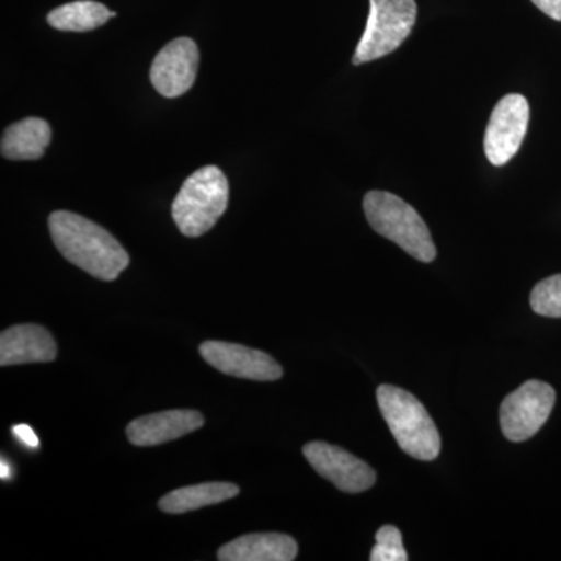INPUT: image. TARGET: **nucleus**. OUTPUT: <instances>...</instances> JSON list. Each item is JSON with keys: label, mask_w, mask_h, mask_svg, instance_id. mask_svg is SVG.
I'll return each mask as SVG.
<instances>
[{"label": "nucleus", "mask_w": 561, "mask_h": 561, "mask_svg": "<svg viewBox=\"0 0 561 561\" xmlns=\"http://www.w3.org/2000/svg\"><path fill=\"white\" fill-rule=\"evenodd\" d=\"M49 230L62 256L94 278L114 280L130 264L127 250L111 232L79 214H50Z\"/></svg>", "instance_id": "1"}, {"label": "nucleus", "mask_w": 561, "mask_h": 561, "mask_svg": "<svg viewBox=\"0 0 561 561\" xmlns=\"http://www.w3.org/2000/svg\"><path fill=\"white\" fill-rule=\"evenodd\" d=\"M378 404L402 451L413 459L435 460L440 454V432L424 405L400 387L379 386Z\"/></svg>", "instance_id": "2"}, {"label": "nucleus", "mask_w": 561, "mask_h": 561, "mask_svg": "<svg viewBox=\"0 0 561 561\" xmlns=\"http://www.w3.org/2000/svg\"><path fill=\"white\" fill-rule=\"evenodd\" d=\"M365 217L373 230L400 245L421 262L437 256L430 228L413 206L390 192L370 191L364 198Z\"/></svg>", "instance_id": "3"}, {"label": "nucleus", "mask_w": 561, "mask_h": 561, "mask_svg": "<svg viewBox=\"0 0 561 561\" xmlns=\"http://www.w3.org/2000/svg\"><path fill=\"white\" fill-rule=\"evenodd\" d=\"M230 186L216 165H205L184 181L172 205V217L181 234L201 238L227 210Z\"/></svg>", "instance_id": "4"}, {"label": "nucleus", "mask_w": 561, "mask_h": 561, "mask_svg": "<svg viewBox=\"0 0 561 561\" xmlns=\"http://www.w3.org/2000/svg\"><path fill=\"white\" fill-rule=\"evenodd\" d=\"M416 21L415 0H370L367 27L353 65L379 60L408 39Z\"/></svg>", "instance_id": "5"}, {"label": "nucleus", "mask_w": 561, "mask_h": 561, "mask_svg": "<svg viewBox=\"0 0 561 561\" xmlns=\"http://www.w3.org/2000/svg\"><path fill=\"white\" fill-rule=\"evenodd\" d=\"M556 404V390L549 383L527 381L501 404V430L507 440H529L545 426Z\"/></svg>", "instance_id": "6"}, {"label": "nucleus", "mask_w": 561, "mask_h": 561, "mask_svg": "<svg viewBox=\"0 0 561 561\" xmlns=\"http://www.w3.org/2000/svg\"><path fill=\"white\" fill-rule=\"evenodd\" d=\"M529 119V103L522 94L505 95L494 106L483 139L485 154L491 164L500 168L518 153L526 138Z\"/></svg>", "instance_id": "7"}, {"label": "nucleus", "mask_w": 561, "mask_h": 561, "mask_svg": "<svg viewBox=\"0 0 561 561\" xmlns=\"http://www.w3.org/2000/svg\"><path fill=\"white\" fill-rule=\"evenodd\" d=\"M302 454L321 478L345 493H362L375 485L376 472L370 465L339 446L311 442L302 448Z\"/></svg>", "instance_id": "8"}, {"label": "nucleus", "mask_w": 561, "mask_h": 561, "mask_svg": "<svg viewBox=\"0 0 561 561\" xmlns=\"http://www.w3.org/2000/svg\"><path fill=\"white\" fill-rule=\"evenodd\" d=\"M198 350L210 367L232 378L261 382L283 378V367L264 351L216 341L203 342Z\"/></svg>", "instance_id": "9"}, {"label": "nucleus", "mask_w": 561, "mask_h": 561, "mask_svg": "<svg viewBox=\"0 0 561 561\" xmlns=\"http://www.w3.org/2000/svg\"><path fill=\"white\" fill-rule=\"evenodd\" d=\"M198 62L201 54L194 41L173 39L154 57L150 69L151 84L164 98H180L194 87Z\"/></svg>", "instance_id": "10"}, {"label": "nucleus", "mask_w": 561, "mask_h": 561, "mask_svg": "<svg viewBox=\"0 0 561 561\" xmlns=\"http://www.w3.org/2000/svg\"><path fill=\"white\" fill-rule=\"evenodd\" d=\"M205 424L197 411H165L139 416L127 426V437L135 446H158L162 443L179 440L192 434Z\"/></svg>", "instance_id": "11"}, {"label": "nucleus", "mask_w": 561, "mask_h": 561, "mask_svg": "<svg viewBox=\"0 0 561 561\" xmlns=\"http://www.w3.org/2000/svg\"><path fill=\"white\" fill-rule=\"evenodd\" d=\"M57 359V342L39 324H16L0 334V365L38 364Z\"/></svg>", "instance_id": "12"}, {"label": "nucleus", "mask_w": 561, "mask_h": 561, "mask_svg": "<svg viewBox=\"0 0 561 561\" xmlns=\"http://www.w3.org/2000/svg\"><path fill=\"white\" fill-rule=\"evenodd\" d=\"M298 545L284 534H250L221 546V561H291L297 559Z\"/></svg>", "instance_id": "13"}, {"label": "nucleus", "mask_w": 561, "mask_h": 561, "mask_svg": "<svg viewBox=\"0 0 561 561\" xmlns=\"http://www.w3.org/2000/svg\"><path fill=\"white\" fill-rule=\"evenodd\" d=\"M50 139V125L46 121L39 117H27L10 125L3 131L0 150L5 160L35 161L44 157Z\"/></svg>", "instance_id": "14"}, {"label": "nucleus", "mask_w": 561, "mask_h": 561, "mask_svg": "<svg viewBox=\"0 0 561 561\" xmlns=\"http://www.w3.org/2000/svg\"><path fill=\"white\" fill-rule=\"evenodd\" d=\"M239 486L228 482H208L201 485L184 486L173 490L160 500L162 512L171 515H181L192 511H198L208 505L220 504L238 496Z\"/></svg>", "instance_id": "15"}, {"label": "nucleus", "mask_w": 561, "mask_h": 561, "mask_svg": "<svg viewBox=\"0 0 561 561\" xmlns=\"http://www.w3.org/2000/svg\"><path fill=\"white\" fill-rule=\"evenodd\" d=\"M116 16V11H110L101 2L77 0L51 10L47 14V22L50 27L61 32H91Z\"/></svg>", "instance_id": "16"}, {"label": "nucleus", "mask_w": 561, "mask_h": 561, "mask_svg": "<svg viewBox=\"0 0 561 561\" xmlns=\"http://www.w3.org/2000/svg\"><path fill=\"white\" fill-rule=\"evenodd\" d=\"M535 313L549 319H561V275L540 280L530 294Z\"/></svg>", "instance_id": "17"}, {"label": "nucleus", "mask_w": 561, "mask_h": 561, "mask_svg": "<svg viewBox=\"0 0 561 561\" xmlns=\"http://www.w3.org/2000/svg\"><path fill=\"white\" fill-rule=\"evenodd\" d=\"M371 561H408L409 556L402 545L400 529L394 526H383L376 534V545L373 548Z\"/></svg>", "instance_id": "18"}, {"label": "nucleus", "mask_w": 561, "mask_h": 561, "mask_svg": "<svg viewBox=\"0 0 561 561\" xmlns=\"http://www.w3.org/2000/svg\"><path fill=\"white\" fill-rule=\"evenodd\" d=\"M531 3L552 20L561 21V0H531Z\"/></svg>", "instance_id": "19"}, {"label": "nucleus", "mask_w": 561, "mask_h": 561, "mask_svg": "<svg viewBox=\"0 0 561 561\" xmlns=\"http://www.w3.org/2000/svg\"><path fill=\"white\" fill-rule=\"evenodd\" d=\"M14 435L25 445L31 446V448H38V437H36L35 432H33L31 426L27 424H20V426L13 427Z\"/></svg>", "instance_id": "20"}, {"label": "nucleus", "mask_w": 561, "mask_h": 561, "mask_svg": "<svg viewBox=\"0 0 561 561\" xmlns=\"http://www.w3.org/2000/svg\"><path fill=\"white\" fill-rule=\"evenodd\" d=\"M10 476L9 465L5 463V460H2V479H7Z\"/></svg>", "instance_id": "21"}]
</instances>
